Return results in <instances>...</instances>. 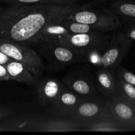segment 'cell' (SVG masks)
<instances>
[{
  "label": "cell",
  "mask_w": 135,
  "mask_h": 135,
  "mask_svg": "<svg viewBox=\"0 0 135 135\" xmlns=\"http://www.w3.org/2000/svg\"><path fill=\"white\" fill-rule=\"evenodd\" d=\"M98 1L73 5H8L0 9V40L22 45L38 44L45 26L65 20Z\"/></svg>",
  "instance_id": "cell-1"
},
{
  "label": "cell",
  "mask_w": 135,
  "mask_h": 135,
  "mask_svg": "<svg viewBox=\"0 0 135 135\" xmlns=\"http://www.w3.org/2000/svg\"><path fill=\"white\" fill-rule=\"evenodd\" d=\"M112 34L104 32L69 33L59 40L63 44L84 54L88 58L94 52L102 53L110 42Z\"/></svg>",
  "instance_id": "cell-2"
},
{
  "label": "cell",
  "mask_w": 135,
  "mask_h": 135,
  "mask_svg": "<svg viewBox=\"0 0 135 135\" xmlns=\"http://www.w3.org/2000/svg\"><path fill=\"white\" fill-rule=\"evenodd\" d=\"M68 18L76 22L100 26L106 32L119 30L123 26L121 17L108 8L101 10L92 9L91 7L84 8L75 12Z\"/></svg>",
  "instance_id": "cell-3"
},
{
  "label": "cell",
  "mask_w": 135,
  "mask_h": 135,
  "mask_svg": "<svg viewBox=\"0 0 135 135\" xmlns=\"http://www.w3.org/2000/svg\"><path fill=\"white\" fill-rule=\"evenodd\" d=\"M40 50L50 65L55 68H61L68 65L78 62L88 61L84 54L63 44L59 41L42 42Z\"/></svg>",
  "instance_id": "cell-4"
},
{
  "label": "cell",
  "mask_w": 135,
  "mask_h": 135,
  "mask_svg": "<svg viewBox=\"0 0 135 135\" xmlns=\"http://www.w3.org/2000/svg\"><path fill=\"white\" fill-rule=\"evenodd\" d=\"M133 41L121 30H115L101 57L100 66L115 73L131 49Z\"/></svg>",
  "instance_id": "cell-5"
},
{
  "label": "cell",
  "mask_w": 135,
  "mask_h": 135,
  "mask_svg": "<svg viewBox=\"0 0 135 135\" xmlns=\"http://www.w3.org/2000/svg\"><path fill=\"white\" fill-rule=\"evenodd\" d=\"M65 116L81 124L111 119L106 101L98 100H85L78 104Z\"/></svg>",
  "instance_id": "cell-6"
},
{
  "label": "cell",
  "mask_w": 135,
  "mask_h": 135,
  "mask_svg": "<svg viewBox=\"0 0 135 135\" xmlns=\"http://www.w3.org/2000/svg\"><path fill=\"white\" fill-rule=\"evenodd\" d=\"M0 51L13 60L26 63L40 71L44 69L41 57L29 46L0 40Z\"/></svg>",
  "instance_id": "cell-7"
},
{
  "label": "cell",
  "mask_w": 135,
  "mask_h": 135,
  "mask_svg": "<svg viewBox=\"0 0 135 135\" xmlns=\"http://www.w3.org/2000/svg\"><path fill=\"white\" fill-rule=\"evenodd\" d=\"M111 119L128 131H135V105L120 96L106 100Z\"/></svg>",
  "instance_id": "cell-8"
},
{
  "label": "cell",
  "mask_w": 135,
  "mask_h": 135,
  "mask_svg": "<svg viewBox=\"0 0 135 135\" xmlns=\"http://www.w3.org/2000/svg\"><path fill=\"white\" fill-rule=\"evenodd\" d=\"M10 80L33 85L36 83L38 76L42 71L31 65L12 60L5 65Z\"/></svg>",
  "instance_id": "cell-9"
},
{
  "label": "cell",
  "mask_w": 135,
  "mask_h": 135,
  "mask_svg": "<svg viewBox=\"0 0 135 135\" xmlns=\"http://www.w3.org/2000/svg\"><path fill=\"white\" fill-rule=\"evenodd\" d=\"M83 131V124L71 120L36 119L32 128V131L39 132H69Z\"/></svg>",
  "instance_id": "cell-10"
},
{
  "label": "cell",
  "mask_w": 135,
  "mask_h": 135,
  "mask_svg": "<svg viewBox=\"0 0 135 135\" xmlns=\"http://www.w3.org/2000/svg\"><path fill=\"white\" fill-rule=\"evenodd\" d=\"M65 88L57 79H44L39 83L37 88L40 101L43 105L53 104Z\"/></svg>",
  "instance_id": "cell-11"
},
{
  "label": "cell",
  "mask_w": 135,
  "mask_h": 135,
  "mask_svg": "<svg viewBox=\"0 0 135 135\" xmlns=\"http://www.w3.org/2000/svg\"><path fill=\"white\" fill-rule=\"evenodd\" d=\"M83 100L77 94L68 90L65 88L55 101L51 104L53 105V111L55 115L65 116Z\"/></svg>",
  "instance_id": "cell-12"
},
{
  "label": "cell",
  "mask_w": 135,
  "mask_h": 135,
  "mask_svg": "<svg viewBox=\"0 0 135 135\" xmlns=\"http://www.w3.org/2000/svg\"><path fill=\"white\" fill-rule=\"evenodd\" d=\"M114 73L103 67L96 73L99 90L108 98L119 96L117 79L115 77Z\"/></svg>",
  "instance_id": "cell-13"
},
{
  "label": "cell",
  "mask_w": 135,
  "mask_h": 135,
  "mask_svg": "<svg viewBox=\"0 0 135 135\" xmlns=\"http://www.w3.org/2000/svg\"><path fill=\"white\" fill-rule=\"evenodd\" d=\"M63 21L59 20L47 24L40 36L38 44L48 41H59L66 34L70 33Z\"/></svg>",
  "instance_id": "cell-14"
},
{
  "label": "cell",
  "mask_w": 135,
  "mask_h": 135,
  "mask_svg": "<svg viewBox=\"0 0 135 135\" xmlns=\"http://www.w3.org/2000/svg\"><path fill=\"white\" fill-rule=\"evenodd\" d=\"M109 9L126 22H135V1L121 0L111 1Z\"/></svg>",
  "instance_id": "cell-15"
},
{
  "label": "cell",
  "mask_w": 135,
  "mask_h": 135,
  "mask_svg": "<svg viewBox=\"0 0 135 135\" xmlns=\"http://www.w3.org/2000/svg\"><path fill=\"white\" fill-rule=\"evenodd\" d=\"M66 85L78 95L83 96H92L95 94L93 85L87 79L80 76H73L64 79Z\"/></svg>",
  "instance_id": "cell-16"
},
{
  "label": "cell",
  "mask_w": 135,
  "mask_h": 135,
  "mask_svg": "<svg viewBox=\"0 0 135 135\" xmlns=\"http://www.w3.org/2000/svg\"><path fill=\"white\" fill-rule=\"evenodd\" d=\"M83 131L98 132L127 131L126 129L113 120H101L96 122L83 124Z\"/></svg>",
  "instance_id": "cell-17"
},
{
  "label": "cell",
  "mask_w": 135,
  "mask_h": 135,
  "mask_svg": "<svg viewBox=\"0 0 135 135\" xmlns=\"http://www.w3.org/2000/svg\"><path fill=\"white\" fill-rule=\"evenodd\" d=\"M78 0H1L0 3L7 5H73Z\"/></svg>",
  "instance_id": "cell-18"
},
{
  "label": "cell",
  "mask_w": 135,
  "mask_h": 135,
  "mask_svg": "<svg viewBox=\"0 0 135 135\" xmlns=\"http://www.w3.org/2000/svg\"><path fill=\"white\" fill-rule=\"evenodd\" d=\"M119 96L127 102L135 105V86L117 77Z\"/></svg>",
  "instance_id": "cell-19"
},
{
  "label": "cell",
  "mask_w": 135,
  "mask_h": 135,
  "mask_svg": "<svg viewBox=\"0 0 135 135\" xmlns=\"http://www.w3.org/2000/svg\"><path fill=\"white\" fill-rule=\"evenodd\" d=\"M116 72L117 77L135 86V75L134 74L120 66L117 69Z\"/></svg>",
  "instance_id": "cell-20"
},
{
  "label": "cell",
  "mask_w": 135,
  "mask_h": 135,
  "mask_svg": "<svg viewBox=\"0 0 135 135\" xmlns=\"http://www.w3.org/2000/svg\"><path fill=\"white\" fill-rule=\"evenodd\" d=\"M121 30L127 38L132 41H135V22H127L123 28Z\"/></svg>",
  "instance_id": "cell-21"
},
{
  "label": "cell",
  "mask_w": 135,
  "mask_h": 135,
  "mask_svg": "<svg viewBox=\"0 0 135 135\" xmlns=\"http://www.w3.org/2000/svg\"><path fill=\"white\" fill-rule=\"evenodd\" d=\"M8 80H10V77L6 67L0 64V81Z\"/></svg>",
  "instance_id": "cell-22"
},
{
  "label": "cell",
  "mask_w": 135,
  "mask_h": 135,
  "mask_svg": "<svg viewBox=\"0 0 135 135\" xmlns=\"http://www.w3.org/2000/svg\"><path fill=\"white\" fill-rule=\"evenodd\" d=\"M15 112L13 110H11V109L0 106V119L3 118V117H7V116L9 115H12Z\"/></svg>",
  "instance_id": "cell-23"
},
{
  "label": "cell",
  "mask_w": 135,
  "mask_h": 135,
  "mask_svg": "<svg viewBox=\"0 0 135 135\" xmlns=\"http://www.w3.org/2000/svg\"><path fill=\"white\" fill-rule=\"evenodd\" d=\"M13 59H11L10 57L5 55V54L0 51V64L3 65H6L9 62L12 61Z\"/></svg>",
  "instance_id": "cell-24"
},
{
  "label": "cell",
  "mask_w": 135,
  "mask_h": 135,
  "mask_svg": "<svg viewBox=\"0 0 135 135\" xmlns=\"http://www.w3.org/2000/svg\"><path fill=\"white\" fill-rule=\"evenodd\" d=\"M111 1H121V0H110Z\"/></svg>",
  "instance_id": "cell-25"
},
{
  "label": "cell",
  "mask_w": 135,
  "mask_h": 135,
  "mask_svg": "<svg viewBox=\"0 0 135 135\" xmlns=\"http://www.w3.org/2000/svg\"><path fill=\"white\" fill-rule=\"evenodd\" d=\"M1 7H1V5H0V9H1Z\"/></svg>",
  "instance_id": "cell-26"
},
{
  "label": "cell",
  "mask_w": 135,
  "mask_h": 135,
  "mask_svg": "<svg viewBox=\"0 0 135 135\" xmlns=\"http://www.w3.org/2000/svg\"><path fill=\"white\" fill-rule=\"evenodd\" d=\"M0 1H1V0H0Z\"/></svg>",
  "instance_id": "cell-27"
},
{
  "label": "cell",
  "mask_w": 135,
  "mask_h": 135,
  "mask_svg": "<svg viewBox=\"0 0 135 135\" xmlns=\"http://www.w3.org/2000/svg\"><path fill=\"white\" fill-rule=\"evenodd\" d=\"M134 1H135V0H134Z\"/></svg>",
  "instance_id": "cell-28"
}]
</instances>
